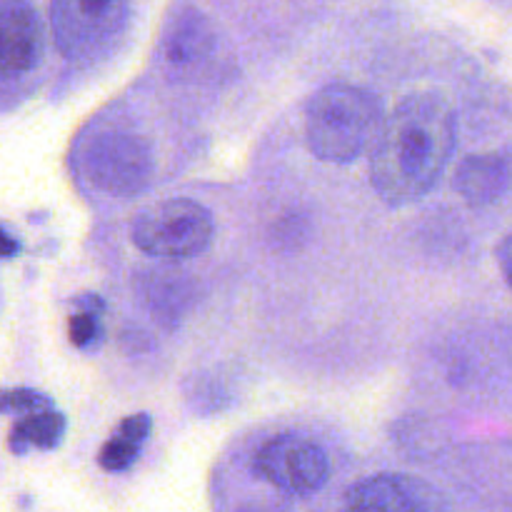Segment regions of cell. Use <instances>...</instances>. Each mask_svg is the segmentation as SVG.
<instances>
[{
	"mask_svg": "<svg viewBox=\"0 0 512 512\" xmlns=\"http://www.w3.org/2000/svg\"><path fill=\"white\" fill-rule=\"evenodd\" d=\"M83 168L90 183L115 198H133L153 180V150L128 130H105L88 143Z\"/></svg>",
	"mask_w": 512,
	"mask_h": 512,
	"instance_id": "cell-5",
	"label": "cell"
},
{
	"mask_svg": "<svg viewBox=\"0 0 512 512\" xmlns=\"http://www.w3.org/2000/svg\"><path fill=\"white\" fill-rule=\"evenodd\" d=\"M340 512H453L433 485L405 473H378L345 493Z\"/></svg>",
	"mask_w": 512,
	"mask_h": 512,
	"instance_id": "cell-7",
	"label": "cell"
},
{
	"mask_svg": "<svg viewBox=\"0 0 512 512\" xmlns=\"http://www.w3.org/2000/svg\"><path fill=\"white\" fill-rule=\"evenodd\" d=\"M255 473L280 493L310 498L328 485L330 458L315 440L283 433L258 450Z\"/></svg>",
	"mask_w": 512,
	"mask_h": 512,
	"instance_id": "cell-6",
	"label": "cell"
},
{
	"mask_svg": "<svg viewBox=\"0 0 512 512\" xmlns=\"http://www.w3.org/2000/svg\"><path fill=\"white\" fill-rule=\"evenodd\" d=\"M150 430H153V418L148 413L128 415L125 420H120L115 433L100 448V468L105 473H123V470L133 468L135 460L140 458L145 440L150 438Z\"/></svg>",
	"mask_w": 512,
	"mask_h": 512,
	"instance_id": "cell-11",
	"label": "cell"
},
{
	"mask_svg": "<svg viewBox=\"0 0 512 512\" xmlns=\"http://www.w3.org/2000/svg\"><path fill=\"white\" fill-rule=\"evenodd\" d=\"M43 408H53V403H50L48 395L38 393V390H30V388L0 390V413L28 415Z\"/></svg>",
	"mask_w": 512,
	"mask_h": 512,
	"instance_id": "cell-14",
	"label": "cell"
},
{
	"mask_svg": "<svg viewBox=\"0 0 512 512\" xmlns=\"http://www.w3.org/2000/svg\"><path fill=\"white\" fill-rule=\"evenodd\" d=\"M20 253V243L10 233L0 228V258H15Z\"/></svg>",
	"mask_w": 512,
	"mask_h": 512,
	"instance_id": "cell-15",
	"label": "cell"
},
{
	"mask_svg": "<svg viewBox=\"0 0 512 512\" xmlns=\"http://www.w3.org/2000/svg\"><path fill=\"white\" fill-rule=\"evenodd\" d=\"M43 58V23L30 0H0V75L30 73Z\"/></svg>",
	"mask_w": 512,
	"mask_h": 512,
	"instance_id": "cell-8",
	"label": "cell"
},
{
	"mask_svg": "<svg viewBox=\"0 0 512 512\" xmlns=\"http://www.w3.org/2000/svg\"><path fill=\"white\" fill-rule=\"evenodd\" d=\"M510 188V168L498 153L470 155L460 163L455 175V190L463 195L465 203L475 208L493 205Z\"/></svg>",
	"mask_w": 512,
	"mask_h": 512,
	"instance_id": "cell-9",
	"label": "cell"
},
{
	"mask_svg": "<svg viewBox=\"0 0 512 512\" xmlns=\"http://www.w3.org/2000/svg\"><path fill=\"white\" fill-rule=\"evenodd\" d=\"M65 435V418L53 408L35 410L15 423L10 433V450L25 455L28 450H53L58 448Z\"/></svg>",
	"mask_w": 512,
	"mask_h": 512,
	"instance_id": "cell-12",
	"label": "cell"
},
{
	"mask_svg": "<svg viewBox=\"0 0 512 512\" xmlns=\"http://www.w3.org/2000/svg\"><path fill=\"white\" fill-rule=\"evenodd\" d=\"M500 263H503V273L505 280H508L510 290H512V238H508L500 248Z\"/></svg>",
	"mask_w": 512,
	"mask_h": 512,
	"instance_id": "cell-16",
	"label": "cell"
},
{
	"mask_svg": "<svg viewBox=\"0 0 512 512\" xmlns=\"http://www.w3.org/2000/svg\"><path fill=\"white\" fill-rule=\"evenodd\" d=\"M130 235L135 248L150 258L185 260L210 248L215 220L198 200L170 198L148 205L135 218Z\"/></svg>",
	"mask_w": 512,
	"mask_h": 512,
	"instance_id": "cell-3",
	"label": "cell"
},
{
	"mask_svg": "<svg viewBox=\"0 0 512 512\" xmlns=\"http://www.w3.org/2000/svg\"><path fill=\"white\" fill-rule=\"evenodd\" d=\"M128 0H50V30L73 63H93L118 45L128 28Z\"/></svg>",
	"mask_w": 512,
	"mask_h": 512,
	"instance_id": "cell-4",
	"label": "cell"
},
{
	"mask_svg": "<svg viewBox=\"0 0 512 512\" xmlns=\"http://www.w3.org/2000/svg\"><path fill=\"white\" fill-rule=\"evenodd\" d=\"M100 300L88 298L80 308V313H75L68 323V335L70 343L75 348H90L95 340L100 338Z\"/></svg>",
	"mask_w": 512,
	"mask_h": 512,
	"instance_id": "cell-13",
	"label": "cell"
},
{
	"mask_svg": "<svg viewBox=\"0 0 512 512\" xmlns=\"http://www.w3.org/2000/svg\"><path fill=\"white\" fill-rule=\"evenodd\" d=\"M458 145V123L448 100L413 93L385 115L370 150V183L393 208L425 198L438 185Z\"/></svg>",
	"mask_w": 512,
	"mask_h": 512,
	"instance_id": "cell-1",
	"label": "cell"
},
{
	"mask_svg": "<svg viewBox=\"0 0 512 512\" xmlns=\"http://www.w3.org/2000/svg\"><path fill=\"white\" fill-rule=\"evenodd\" d=\"M383 123V103L373 90L330 83L308 100L305 143L325 163H353L373 150Z\"/></svg>",
	"mask_w": 512,
	"mask_h": 512,
	"instance_id": "cell-2",
	"label": "cell"
},
{
	"mask_svg": "<svg viewBox=\"0 0 512 512\" xmlns=\"http://www.w3.org/2000/svg\"><path fill=\"white\" fill-rule=\"evenodd\" d=\"M215 35L208 20L195 10H183L168 25L163 38V53L173 68H193L208 58Z\"/></svg>",
	"mask_w": 512,
	"mask_h": 512,
	"instance_id": "cell-10",
	"label": "cell"
}]
</instances>
